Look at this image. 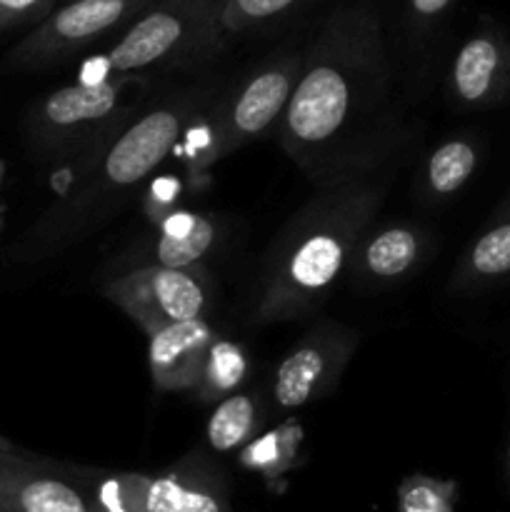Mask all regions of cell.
I'll return each mask as SVG.
<instances>
[{"label":"cell","mask_w":510,"mask_h":512,"mask_svg":"<svg viewBox=\"0 0 510 512\" xmlns=\"http://www.w3.org/2000/svg\"><path fill=\"white\" fill-rule=\"evenodd\" d=\"M390 83L378 5L353 0L335 8L303 50L298 83L278 125L283 153L318 180L393 135Z\"/></svg>","instance_id":"cell-1"},{"label":"cell","mask_w":510,"mask_h":512,"mask_svg":"<svg viewBox=\"0 0 510 512\" xmlns=\"http://www.w3.org/2000/svg\"><path fill=\"white\" fill-rule=\"evenodd\" d=\"M400 160L403 133L395 130L318 178V190L270 245L255 323H288L320 308L393 190Z\"/></svg>","instance_id":"cell-2"},{"label":"cell","mask_w":510,"mask_h":512,"mask_svg":"<svg viewBox=\"0 0 510 512\" xmlns=\"http://www.w3.org/2000/svg\"><path fill=\"white\" fill-rule=\"evenodd\" d=\"M205 100V88L180 90L100 138L63 198L25 235L15 250L18 260L50 258L105 223L173 153L180 133L203 110Z\"/></svg>","instance_id":"cell-3"},{"label":"cell","mask_w":510,"mask_h":512,"mask_svg":"<svg viewBox=\"0 0 510 512\" xmlns=\"http://www.w3.org/2000/svg\"><path fill=\"white\" fill-rule=\"evenodd\" d=\"M143 85L138 73L63 85L30 110V140L40 153L50 155L93 148L118 125L128 123L143 98Z\"/></svg>","instance_id":"cell-4"},{"label":"cell","mask_w":510,"mask_h":512,"mask_svg":"<svg viewBox=\"0 0 510 512\" xmlns=\"http://www.w3.org/2000/svg\"><path fill=\"white\" fill-rule=\"evenodd\" d=\"M218 10L220 0H153L130 20L103 63L113 73H143L213 53L223 45Z\"/></svg>","instance_id":"cell-5"},{"label":"cell","mask_w":510,"mask_h":512,"mask_svg":"<svg viewBox=\"0 0 510 512\" xmlns=\"http://www.w3.org/2000/svg\"><path fill=\"white\" fill-rule=\"evenodd\" d=\"M300 65L303 50H295L270 58L238 80V85L215 108L208 138L190 163V175H203L238 148L278 128L298 83Z\"/></svg>","instance_id":"cell-6"},{"label":"cell","mask_w":510,"mask_h":512,"mask_svg":"<svg viewBox=\"0 0 510 512\" xmlns=\"http://www.w3.org/2000/svg\"><path fill=\"white\" fill-rule=\"evenodd\" d=\"M103 295L118 305L145 335L180 320L203 318L208 308L205 270L140 265L118 275L103 288Z\"/></svg>","instance_id":"cell-7"},{"label":"cell","mask_w":510,"mask_h":512,"mask_svg":"<svg viewBox=\"0 0 510 512\" xmlns=\"http://www.w3.org/2000/svg\"><path fill=\"white\" fill-rule=\"evenodd\" d=\"M153 0H65L8 55V68H43L113 33Z\"/></svg>","instance_id":"cell-8"},{"label":"cell","mask_w":510,"mask_h":512,"mask_svg":"<svg viewBox=\"0 0 510 512\" xmlns=\"http://www.w3.org/2000/svg\"><path fill=\"white\" fill-rule=\"evenodd\" d=\"M360 335L338 323L310 330L280 360L273 375V400L280 410H298L325 398L355 355Z\"/></svg>","instance_id":"cell-9"},{"label":"cell","mask_w":510,"mask_h":512,"mask_svg":"<svg viewBox=\"0 0 510 512\" xmlns=\"http://www.w3.org/2000/svg\"><path fill=\"white\" fill-rule=\"evenodd\" d=\"M0 508L5 512H93L75 468L0 450Z\"/></svg>","instance_id":"cell-10"},{"label":"cell","mask_w":510,"mask_h":512,"mask_svg":"<svg viewBox=\"0 0 510 512\" xmlns=\"http://www.w3.org/2000/svg\"><path fill=\"white\" fill-rule=\"evenodd\" d=\"M450 98L465 108H488L510 93V35L480 25L455 53L448 73Z\"/></svg>","instance_id":"cell-11"},{"label":"cell","mask_w":510,"mask_h":512,"mask_svg":"<svg viewBox=\"0 0 510 512\" xmlns=\"http://www.w3.org/2000/svg\"><path fill=\"white\" fill-rule=\"evenodd\" d=\"M215 330L205 318L180 320L148 335V365L160 393H190L203 375Z\"/></svg>","instance_id":"cell-12"},{"label":"cell","mask_w":510,"mask_h":512,"mask_svg":"<svg viewBox=\"0 0 510 512\" xmlns=\"http://www.w3.org/2000/svg\"><path fill=\"white\" fill-rule=\"evenodd\" d=\"M430 248V233L413 223H395L368 230L350 258L353 283L388 285L405 278L423 263Z\"/></svg>","instance_id":"cell-13"},{"label":"cell","mask_w":510,"mask_h":512,"mask_svg":"<svg viewBox=\"0 0 510 512\" xmlns=\"http://www.w3.org/2000/svg\"><path fill=\"white\" fill-rule=\"evenodd\" d=\"M150 512H230L228 483L205 455L190 453L153 475Z\"/></svg>","instance_id":"cell-14"},{"label":"cell","mask_w":510,"mask_h":512,"mask_svg":"<svg viewBox=\"0 0 510 512\" xmlns=\"http://www.w3.org/2000/svg\"><path fill=\"white\" fill-rule=\"evenodd\" d=\"M505 278H510V195L463 253L453 288L458 293H468Z\"/></svg>","instance_id":"cell-15"},{"label":"cell","mask_w":510,"mask_h":512,"mask_svg":"<svg viewBox=\"0 0 510 512\" xmlns=\"http://www.w3.org/2000/svg\"><path fill=\"white\" fill-rule=\"evenodd\" d=\"M218 240V225L200 213H170L160 220V238L150 248L145 265L193 268Z\"/></svg>","instance_id":"cell-16"},{"label":"cell","mask_w":510,"mask_h":512,"mask_svg":"<svg viewBox=\"0 0 510 512\" xmlns=\"http://www.w3.org/2000/svg\"><path fill=\"white\" fill-rule=\"evenodd\" d=\"M480 163L478 140L460 135L440 143L423 168V190L428 200H448L465 188Z\"/></svg>","instance_id":"cell-17"},{"label":"cell","mask_w":510,"mask_h":512,"mask_svg":"<svg viewBox=\"0 0 510 512\" xmlns=\"http://www.w3.org/2000/svg\"><path fill=\"white\" fill-rule=\"evenodd\" d=\"M260 425H263V408L258 395L233 393L215 403L205 438L215 453H235L260 433Z\"/></svg>","instance_id":"cell-18"},{"label":"cell","mask_w":510,"mask_h":512,"mask_svg":"<svg viewBox=\"0 0 510 512\" xmlns=\"http://www.w3.org/2000/svg\"><path fill=\"white\" fill-rule=\"evenodd\" d=\"M90 493L93 512H150L153 475L143 473H100L75 468Z\"/></svg>","instance_id":"cell-19"},{"label":"cell","mask_w":510,"mask_h":512,"mask_svg":"<svg viewBox=\"0 0 510 512\" xmlns=\"http://www.w3.org/2000/svg\"><path fill=\"white\" fill-rule=\"evenodd\" d=\"M245 375H248V355H245V350L233 340L215 335L208 358H205L203 375H200L193 393L203 403H218V400L228 398L243 385Z\"/></svg>","instance_id":"cell-20"},{"label":"cell","mask_w":510,"mask_h":512,"mask_svg":"<svg viewBox=\"0 0 510 512\" xmlns=\"http://www.w3.org/2000/svg\"><path fill=\"white\" fill-rule=\"evenodd\" d=\"M313 3L315 0H220V40L225 43V40L250 33V30L268 28Z\"/></svg>","instance_id":"cell-21"},{"label":"cell","mask_w":510,"mask_h":512,"mask_svg":"<svg viewBox=\"0 0 510 512\" xmlns=\"http://www.w3.org/2000/svg\"><path fill=\"white\" fill-rule=\"evenodd\" d=\"M295 455H298V428L288 423L283 428L270 430V433L250 440L240 450V463H243V468L255 470L263 478L273 480L293 468Z\"/></svg>","instance_id":"cell-22"},{"label":"cell","mask_w":510,"mask_h":512,"mask_svg":"<svg viewBox=\"0 0 510 512\" xmlns=\"http://www.w3.org/2000/svg\"><path fill=\"white\" fill-rule=\"evenodd\" d=\"M458 483L415 473L400 480L398 512H455Z\"/></svg>","instance_id":"cell-23"},{"label":"cell","mask_w":510,"mask_h":512,"mask_svg":"<svg viewBox=\"0 0 510 512\" xmlns=\"http://www.w3.org/2000/svg\"><path fill=\"white\" fill-rule=\"evenodd\" d=\"M58 0H0V33L18 25H38Z\"/></svg>","instance_id":"cell-24"},{"label":"cell","mask_w":510,"mask_h":512,"mask_svg":"<svg viewBox=\"0 0 510 512\" xmlns=\"http://www.w3.org/2000/svg\"><path fill=\"white\" fill-rule=\"evenodd\" d=\"M455 5V0H405V20L410 35H425Z\"/></svg>","instance_id":"cell-25"},{"label":"cell","mask_w":510,"mask_h":512,"mask_svg":"<svg viewBox=\"0 0 510 512\" xmlns=\"http://www.w3.org/2000/svg\"><path fill=\"white\" fill-rule=\"evenodd\" d=\"M505 475H508L510 480V443H508V450H505Z\"/></svg>","instance_id":"cell-26"},{"label":"cell","mask_w":510,"mask_h":512,"mask_svg":"<svg viewBox=\"0 0 510 512\" xmlns=\"http://www.w3.org/2000/svg\"><path fill=\"white\" fill-rule=\"evenodd\" d=\"M13 448H15V445L10 443V440H5L3 435H0V450H13Z\"/></svg>","instance_id":"cell-27"},{"label":"cell","mask_w":510,"mask_h":512,"mask_svg":"<svg viewBox=\"0 0 510 512\" xmlns=\"http://www.w3.org/2000/svg\"><path fill=\"white\" fill-rule=\"evenodd\" d=\"M3 180H5V163L0 160V185H3Z\"/></svg>","instance_id":"cell-28"},{"label":"cell","mask_w":510,"mask_h":512,"mask_svg":"<svg viewBox=\"0 0 510 512\" xmlns=\"http://www.w3.org/2000/svg\"><path fill=\"white\" fill-rule=\"evenodd\" d=\"M0 225H3V205H0Z\"/></svg>","instance_id":"cell-29"},{"label":"cell","mask_w":510,"mask_h":512,"mask_svg":"<svg viewBox=\"0 0 510 512\" xmlns=\"http://www.w3.org/2000/svg\"><path fill=\"white\" fill-rule=\"evenodd\" d=\"M0 512H5V510H3V508H0Z\"/></svg>","instance_id":"cell-30"}]
</instances>
